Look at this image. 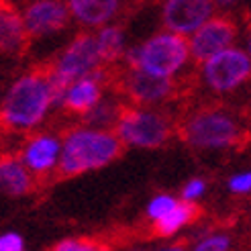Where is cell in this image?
Listing matches in <instances>:
<instances>
[{
    "mask_svg": "<svg viewBox=\"0 0 251 251\" xmlns=\"http://www.w3.org/2000/svg\"><path fill=\"white\" fill-rule=\"evenodd\" d=\"M51 106H55V92L49 72L23 74L4 94L0 125L10 131H31L43 123Z\"/></svg>",
    "mask_w": 251,
    "mask_h": 251,
    "instance_id": "cell-1",
    "label": "cell"
},
{
    "mask_svg": "<svg viewBox=\"0 0 251 251\" xmlns=\"http://www.w3.org/2000/svg\"><path fill=\"white\" fill-rule=\"evenodd\" d=\"M123 143L115 129L78 127L61 139V157L57 172L61 176H80L102 170L123 153Z\"/></svg>",
    "mask_w": 251,
    "mask_h": 251,
    "instance_id": "cell-2",
    "label": "cell"
},
{
    "mask_svg": "<svg viewBox=\"0 0 251 251\" xmlns=\"http://www.w3.org/2000/svg\"><path fill=\"white\" fill-rule=\"evenodd\" d=\"M125 59L129 68H139L161 78H176L190 61V45L184 35L164 31L127 49Z\"/></svg>",
    "mask_w": 251,
    "mask_h": 251,
    "instance_id": "cell-3",
    "label": "cell"
},
{
    "mask_svg": "<svg viewBox=\"0 0 251 251\" xmlns=\"http://www.w3.org/2000/svg\"><path fill=\"white\" fill-rule=\"evenodd\" d=\"M180 137L192 149L223 151L241 141L243 127L223 108H200L182 123Z\"/></svg>",
    "mask_w": 251,
    "mask_h": 251,
    "instance_id": "cell-4",
    "label": "cell"
},
{
    "mask_svg": "<svg viewBox=\"0 0 251 251\" xmlns=\"http://www.w3.org/2000/svg\"><path fill=\"white\" fill-rule=\"evenodd\" d=\"M115 133L125 147L157 149L172 137V123L164 112L137 104L123 108Z\"/></svg>",
    "mask_w": 251,
    "mask_h": 251,
    "instance_id": "cell-5",
    "label": "cell"
},
{
    "mask_svg": "<svg viewBox=\"0 0 251 251\" xmlns=\"http://www.w3.org/2000/svg\"><path fill=\"white\" fill-rule=\"evenodd\" d=\"M102 64L104 61L100 57L96 37L92 33H82L74 37L64 51L57 55L53 68L49 70V78H51L55 92V106H59L61 94H64L68 84L100 70Z\"/></svg>",
    "mask_w": 251,
    "mask_h": 251,
    "instance_id": "cell-6",
    "label": "cell"
},
{
    "mask_svg": "<svg viewBox=\"0 0 251 251\" xmlns=\"http://www.w3.org/2000/svg\"><path fill=\"white\" fill-rule=\"evenodd\" d=\"M200 78L210 92L231 94L251 80V57L245 49L231 45L202 61Z\"/></svg>",
    "mask_w": 251,
    "mask_h": 251,
    "instance_id": "cell-7",
    "label": "cell"
},
{
    "mask_svg": "<svg viewBox=\"0 0 251 251\" xmlns=\"http://www.w3.org/2000/svg\"><path fill=\"white\" fill-rule=\"evenodd\" d=\"M21 12L27 33L33 39H43L64 31L72 19L68 2L64 0H31Z\"/></svg>",
    "mask_w": 251,
    "mask_h": 251,
    "instance_id": "cell-8",
    "label": "cell"
},
{
    "mask_svg": "<svg viewBox=\"0 0 251 251\" xmlns=\"http://www.w3.org/2000/svg\"><path fill=\"white\" fill-rule=\"evenodd\" d=\"M212 0H166L161 6V23L166 31L190 37L212 17Z\"/></svg>",
    "mask_w": 251,
    "mask_h": 251,
    "instance_id": "cell-9",
    "label": "cell"
},
{
    "mask_svg": "<svg viewBox=\"0 0 251 251\" xmlns=\"http://www.w3.org/2000/svg\"><path fill=\"white\" fill-rule=\"evenodd\" d=\"M176 84L174 78H161L153 76L149 72H143L139 68H129L123 76V92L129 96L131 102L141 106H151L166 102L174 94Z\"/></svg>",
    "mask_w": 251,
    "mask_h": 251,
    "instance_id": "cell-10",
    "label": "cell"
},
{
    "mask_svg": "<svg viewBox=\"0 0 251 251\" xmlns=\"http://www.w3.org/2000/svg\"><path fill=\"white\" fill-rule=\"evenodd\" d=\"M237 29L229 19H208L204 25L190 35L188 45H190V57L202 64L204 59L215 55L223 49H227L235 43Z\"/></svg>",
    "mask_w": 251,
    "mask_h": 251,
    "instance_id": "cell-11",
    "label": "cell"
},
{
    "mask_svg": "<svg viewBox=\"0 0 251 251\" xmlns=\"http://www.w3.org/2000/svg\"><path fill=\"white\" fill-rule=\"evenodd\" d=\"M59 157H61V139L53 133L33 135L21 151L23 164L29 168L33 176H45L57 170Z\"/></svg>",
    "mask_w": 251,
    "mask_h": 251,
    "instance_id": "cell-12",
    "label": "cell"
},
{
    "mask_svg": "<svg viewBox=\"0 0 251 251\" xmlns=\"http://www.w3.org/2000/svg\"><path fill=\"white\" fill-rule=\"evenodd\" d=\"M102 78H104L102 70H96L84 78L74 80L72 84L66 86L59 106H64L70 112H76V115H86L102 98Z\"/></svg>",
    "mask_w": 251,
    "mask_h": 251,
    "instance_id": "cell-13",
    "label": "cell"
},
{
    "mask_svg": "<svg viewBox=\"0 0 251 251\" xmlns=\"http://www.w3.org/2000/svg\"><path fill=\"white\" fill-rule=\"evenodd\" d=\"M29 39L23 12L6 0H0V53L19 55L27 47Z\"/></svg>",
    "mask_w": 251,
    "mask_h": 251,
    "instance_id": "cell-14",
    "label": "cell"
},
{
    "mask_svg": "<svg viewBox=\"0 0 251 251\" xmlns=\"http://www.w3.org/2000/svg\"><path fill=\"white\" fill-rule=\"evenodd\" d=\"M72 19L88 29H100L117 17L121 0H68Z\"/></svg>",
    "mask_w": 251,
    "mask_h": 251,
    "instance_id": "cell-15",
    "label": "cell"
},
{
    "mask_svg": "<svg viewBox=\"0 0 251 251\" xmlns=\"http://www.w3.org/2000/svg\"><path fill=\"white\" fill-rule=\"evenodd\" d=\"M33 188V174L21 157H0V192L8 196H23Z\"/></svg>",
    "mask_w": 251,
    "mask_h": 251,
    "instance_id": "cell-16",
    "label": "cell"
},
{
    "mask_svg": "<svg viewBox=\"0 0 251 251\" xmlns=\"http://www.w3.org/2000/svg\"><path fill=\"white\" fill-rule=\"evenodd\" d=\"M198 215V208L194 202H186V200H178L166 217H161L159 221L153 223V229L159 237H174L176 233H180L186 225H190Z\"/></svg>",
    "mask_w": 251,
    "mask_h": 251,
    "instance_id": "cell-17",
    "label": "cell"
},
{
    "mask_svg": "<svg viewBox=\"0 0 251 251\" xmlns=\"http://www.w3.org/2000/svg\"><path fill=\"white\" fill-rule=\"evenodd\" d=\"M96 43H98V51L100 57H102L104 64H112L121 57H125V51H127V43H125V31L117 25H104L100 27L96 33Z\"/></svg>",
    "mask_w": 251,
    "mask_h": 251,
    "instance_id": "cell-18",
    "label": "cell"
},
{
    "mask_svg": "<svg viewBox=\"0 0 251 251\" xmlns=\"http://www.w3.org/2000/svg\"><path fill=\"white\" fill-rule=\"evenodd\" d=\"M123 112V106L115 100L108 98H100V102L86 112V121L90 127H98V129H115V125Z\"/></svg>",
    "mask_w": 251,
    "mask_h": 251,
    "instance_id": "cell-19",
    "label": "cell"
},
{
    "mask_svg": "<svg viewBox=\"0 0 251 251\" xmlns=\"http://www.w3.org/2000/svg\"><path fill=\"white\" fill-rule=\"evenodd\" d=\"M178 200H180V198H176L174 194H166V192L155 194V196L147 202V208H145L147 219L151 221V223L159 221L161 217H166L168 212H170L176 204H178Z\"/></svg>",
    "mask_w": 251,
    "mask_h": 251,
    "instance_id": "cell-20",
    "label": "cell"
},
{
    "mask_svg": "<svg viewBox=\"0 0 251 251\" xmlns=\"http://www.w3.org/2000/svg\"><path fill=\"white\" fill-rule=\"evenodd\" d=\"M192 251H231V237L227 233H208L200 237Z\"/></svg>",
    "mask_w": 251,
    "mask_h": 251,
    "instance_id": "cell-21",
    "label": "cell"
},
{
    "mask_svg": "<svg viewBox=\"0 0 251 251\" xmlns=\"http://www.w3.org/2000/svg\"><path fill=\"white\" fill-rule=\"evenodd\" d=\"M206 188H208V184L204 178H190L182 188V200L196 204L198 200L206 194Z\"/></svg>",
    "mask_w": 251,
    "mask_h": 251,
    "instance_id": "cell-22",
    "label": "cell"
},
{
    "mask_svg": "<svg viewBox=\"0 0 251 251\" xmlns=\"http://www.w3.org/2000/svg\"><path fill=\"white\" fill-rule=\"evenodd\" d=\"M227 188H229L231 194L249 196V194H251V170L233 174L231 178H229V182H227Z\"/></svg>",
    "mask_w": 251,
    "mask_h": 251,
    "instance_id": "cell-23",
    "label": "cell"
},
{
    "mask_svg": "<svg viewBox=\"0 0 251 251\" xmlns=\"http://www.w3.org/2000/svg\"><path fill=\"white\" fill-rule=\"evenodd\" d=\"M53 251H102L96 243L86 239H64L55 245Z\"/></svg>",
    "mask_w": 251,
    "mask_h": 251,
    "instance_id": "cell-24",
    "label": "cell"
},
{
    "mask_svg": "<svg viewBox=\"0 0 251 251\" xmlns=\"http://www.w3.org/2000/svg\"><path fill=\"white\" fill-rule=\"evenodd\" d=\"M0 251H25V239L17 231H6L0 235Z\"/></svg>",
    "mask_w": 251,
    "mask_h": 251,
    "instance_id": "cell-25",
    "label": "cell"
},
{
    "mask_svg": "<svg viewBox=\"0 0 251 251\" xmlns=\"http://www.w3.org/2000/svg\"><path fill=\"white\" fill-rule=\"evenodd\" d=\"M215 6H221V8H229V6H235L239 0H212Z\"/></svg>",
    "mask_w": 251,
    "mask_h": 251,
    "instance_id": "cell-26",
    "label": "cell"
},
{
    "mask_svg": "<svg viewBox=\"0 0 251 251\" xmlns=\"http://www.w3.org/2000/svg\"><path fill=\"white\" fill-rule=\"evenodd\" d=\"M155 251H186L182 245H168V247H161V249H155Z\"/></svg>",
    "mask_w": 251,
    "mask_h": 251,
    "instance_id": "cell-27",
    "label": "cell"
},
{
    "mask_svg": "<svg viewBox=\"0 0 251 251\" xmlns=\"http://www.w3.org/2000/svg\"><path fill=\"white\" fill-rule=\"evenodd\" d=\"M245 51L249 53V57H251V33L247 35V41H245Z\"/></svg>",
    "mask_w": 251,
    "mask_h": 251,
    "instance_id": "cell-28",
    "label": "cell"
}]
</instances>
